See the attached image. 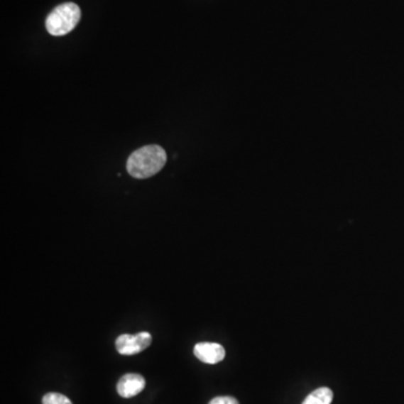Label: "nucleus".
<instances>
[{"mask_svg":"<svg viewBox=\"0 0 404 404\" xmlns=\"http://www.w3.org/2000/svg\"><path fill=\"white\" fill-rule=\"evenodd\" d=\"M166 160V152L160 145H146L129 156L127 172L135 179H148L163 169Z\"/></svg>","mask_w":404,"mask_h":404,"instance_id":"f257e3e1","label":"nucleus"},{"mask_svg":"<svg viewBox=\"0 0 404 404\" xmlns=\"http://www.w3.org/2000/svg\"><path fill=\"white\" fill-rule=\"evenodd\" d=\"M81 11L78 5L65 3L58 6L46 18L45 27L53 36H63L75 30L80 21Z\"/></svg>","mask_w":404,"mask_h":404,"instance_id":"f03ea898","label":"nucleus"},{"mask_svg":"<svg viewBox=\"0 0 404 404\" xmlns=\"http://www.w3.org/2000/svg\"><path fill=\"white\" fill-rule=\"evenodd\" d=\"M152 344V336L150 332H138L137 335H129L124 334L116 339V348L118 353L121 355H136L141 351H145Z\"/></svg>","mask_w":404,"mask_h":404,"instance_id":"7ed1b4c3","label":"nucleus"},{"mask_svg":"<svg viewBox=\"0 0 404 404\" xmlns=\"http://www.w3.org/2000/svg\"><path fill=\"white\" fill-rule=\"evenodd\" d=\"M146 382L142 375L129 373L121 376V380L118 381L117 392L121 398L129 399L141 393L144 390Z\"/></svg>","mask_w":404,"mask_h":404,"instance_id":"20e7f679","label":"nucleus"},{"mask_svg":"<svg viewBox=\"0 0 404 404\" xmlns=\"http://www.w3.org/2000/svg\"><path fill=\"white\" fill-rule=\"evenodd\" d=\"M193 353L199 361L206 364H217L225 359V348L216 343H199L195 346Z\"/></svg>","mask_w":404,"mask_h":404,"instance_id":"39448f33","label":"nucleus"},{"mask_svg":"<svg viewBox=\"0 0 404 404\" xmlns=\"http://www.w3.org/2000/svg\"><path fill=\"white\" fill-rule=\"evenodd\" d=\"M334 393L328 388H317L316 391L309 394L302 404H330L332 402Z\"/></svg>","mask_w":404,"mask_h":404,"instance_id":"423d86ee","label":"nucleus"},{"mask_svg":"<svg viewBox=\"0 0 404 404\" xmlns=\"http://www.w3.org/2000/svg\"><path fill=\"white\" fill-rule=\"evenodd\" d=\"M43 404H72L71 400L63 394L48 393L44 395L42 400Z\"/></svg>","mask_w":404,"mask_h":404,"instance_id":"0eeeda50","label":"nucleus"},{"mask_svg":"<svg viewBox=\"0 0 404 404\" xmlns=\"http://www.w3.org/2000/svg\"><path fill=\"white\" fill-rule=\"evenodd\" d=\"M209 404H239V401L233 398V396H217L214 398L212 401L209 402Z\"/></svg>","mask_w":404,"mask_h":404,"instance_id":"6e6552de","label":"nucleus"}]
</instances>
